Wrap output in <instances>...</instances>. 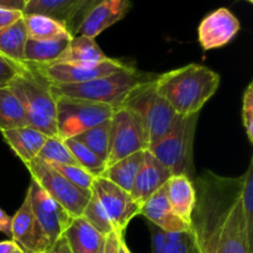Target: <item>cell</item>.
<instances>
[{
    "instance_id": "23",
    "label": "cell",
    "mask_w": 253,
    "mask_h": 253,
    "mask_svg": "<svg viewBox=\"0 0 253 253\" xmlns=\"http://www.w3.org/2000/svg\"><path fill=\"white\" fill-rule=\"evenodd\" d=\"M145 152L146 150L138 151V152L132 153V155L118 161L113 166L105 168L101 177L113 182L114 184L120 187L125 192L130 193L138 169L145 160Z\"/></svg>"
},
{
    "instance_id": "32",
    "label": "cell",
    "mask_w": 253,
    "mask_h": 253,
    "mask_svg": "<svg viewBox=\"0 0 253 253\" xmlns=\"http://www.w3.org/2000/svg\"><path fill=\"white\" fill-rule=\"evenodd\" d=\"M82 216L103 236H106L114 231L113 224H111L108 214L104 210L101 203L99 202L98 197L93 192H91L90 199H89Z\"/></svg>"
},
{
    "instance_id": "40",
    "label": "cell",
    "mask_w": 253,
    "mask_h": 253,
    "mask_svg": "<svg viewBox=\"0 0 253 253\" xmlns=\"http://www.w3.org/2000/svg\"><path fill=\"white\" fill-rule=\"evenodd\" d=\"M0 232L10 236L11 234V216L0 208Z\"/></svg>"
},
{
    "instance_id": "49",
    "label": "cell",
    "mask_w": 253,
    "mask_h": 253,
    "mask_svg": "<svg viewBox=\"0 0 253 253\" xmlns=\"http://www.w3.org/2000/svg\"><path fill=\"white\" fill-rule=\"evenodd\" d=\"M27 2H29V0H25V4H27ZM25 9V7H24Z\"/></svg>"
},
{
    "instance_id": "30",
    "label": "cell",
    "mask_w": 253,
    "mask_h": 253,
    "mask_svg": "<svg viewBox=\"0 0 253 253\" xmlns=\"http://www.w3.org/2000/svg\"><path fill=\"white\" fill-rule=\"evenodd\" d=\"M37 158L47 163H54V165H77L76 160L72 156L71 151L58 136L47 137L46 142L42 146Z\"/></svg>"
},
{
    "instance_id": "15",
    "label": "cell",
    "mask_w": 253,
    "mask_h": 253,
    "mask_svg": "<svg viewBox=\"0 0 253 253\" xmlns=\"http://www.w3.org/2000/svg\"><path fill=\"white\" fill-rule=\"evenodd\" d=\"M140 215L145 216L150 224L155 225L156 227L168 234L192 231V225L187 224L180 217H178L170 208L166 184L143 203Z\"/></svg>"
},
{
    "instance_id": "37",
    "label": "cell",
    "mask_w": 253,
    "mask_h": 253,
    "mask_svg": "<svg viewBox=\"0 0 253 253\" xmlns=\"http://www.w3.org/2000/svg\"><path fill=\"white\" fill-rule=\"evenodd\" d=\"M31 68L24 69L21 67L16 66L15 63L10 62L0 54V88L1 86L9 85L10 82L20 73H31Z\"/></svg>"
},
{
    "instance_id": "29",
    "label": "cell",
    "mask_w": 253,
    "mask_h": 253,
    "mask_svg": "<svg viewBox=\"0 0 253 253\" xmlns=\"http://www.w3.org/2000/svg\"><path fill=\"white\" fill-rule=\"evenodd\" d=\"M64 143L71 151L77 165L81 166L82 168H84L86 172H89L94 177H101L106 168L105 162L103 160H100L95 153L91 152L89 148H86L85 146L82 145L74 138H67V140H64Z\"/></svg>"
},
{
    "instance_id": "28",
    "label": "cell",
    "mask_w": 253,
    "mask_h": 253,
    "mask_svg": "<svg viewBox=\"0 0 253 253\" xmlns=\"http://www.w3.org/2000/svg\"><path fill=\"white\" fill-rule=\"evenodd\" d=\"M77 0H29L24 9V15H46L64 22Z\"/></svg>"
},
{
    "instance_id": "41",
    "label": "cell",
    "mask_w": 253,
    "mask_h": 253,
    "mask_svg": "<svg viewBox=\"0 0 253 253\" xmlns=\"http://www.w3.org/2000/svg\"><path fill=\"white\" fill-rule=\"evenodd\" d=\"M47 253H72V251L69 249L67 240L64 239V236H62Z\"/></svg>"
},
{
    "instance_id": "10",
    "label": "cell",
    "mask_w": 253,
    "mask_h": 253,
    "mask_svg": "<svg viewBox=\"0 0 253 253\" xmlns=\"http://www.w3.org/2000/svg\"><path fill=\"white\" fill-rule=\"evenodd\" d=\"M35 74L43 79L47 84H74L83 83L91 79L101 78L127 68L125 62L109 58L96 63L86 62H53L49 64H29Z\"/></svg>"
},
{
    "instance_id": "26",
    "label": "cell",
    "mask_w": 253,
    "mask_h": 253,
    "mask_svg": "<svg viewBox=\"0 0 253 253\" xmlns=\"http://www.w3.org/2000/svg\"><path fill=\"white\" fill-rule=\"evenodd\" d=\"M29 126L24 108L9 86L0 88V131Z\"/></svg>"
},
{
    "instance_id": "20",
    "label": "cell",
    "mask_w": 253,
    "mask_h": 253,
    "mask_svg": "<svg viewBox=\"0 0 253 253\" xmlns=\"http://www.w3.org/2000/svg\"><path fill=\"white\" fill-rule=\"evenodd\" d=\"M63 236L72 253H95L105 240L83 216L72 219Z\"/></svg>"
},
{
    "instance_id": "48",
    "label": "cell",
    "mask_w": 253,
    "mask_h": 253,
    "mask_svg": "<svg viewBox=\"0 0 253 253\" xmlns=\"http://www.w3.org/2000/svg\"><path fill=\"white\" fill-rule=\"evenodd\" d=\"M246 1H249L250 4H253V0H246Z\"/></svg>"
},
{
    "instance_id": "8",
    "label": "cell",
    "mask_w": 253,
    "mask_h": 253,
    "mask_svg": "<svg viewBox=\"0 0 253 253\" xmlns=\"http://www.w3.org/2000/svg\"><path fill=\"white\" fill-rule=\"evenodd\" d=\"M26 167L31 174V179L35 180L54 202L58 203L72 219L82 216L90 199L91 192L72 184L48 163L39 158L29 163Z\"/></svg>"
},
{
    "instance_id": "24",
    "label": "cell",
    "mask_w": 253,
    "mask_h": 253,
    "mask_svg": "<svg viewBox=\"0 0 253 253\" xmlns=\"http://www.w3.org/2000/svg\"><path fill=\"white\" fill-rule=\"evenodd\" d=\"M27 39L32 40H58L72 39V35L63 22L46 16V15H24Z\"/></svg>"
},
{
    "instance_id": "43",
    "label": "cell",
    "mask_w": 253,
    "mask_h": 253,
    "mask_svg": "<svg viewBox=\"0 0 253 253\" xmlns=\"http://www.w3.org/2000/svg\"><path fill=\"white\" fill-rule=\"evenodd\" d=\"M20 246L12 240H6V241H0V253H12L19 250Z\"/></svg>"
},
{
    "instance_id": "18",
    "label": "cell",
    "mask_w": 253,
    "mask_h": 253,
    "mask_svg": "<svg viewBox=\"0 0 253 253\" xmlns=\"http://www.w3.org/2000/svg\"><path fill=\"white\" fill-rule=\"evenodd\" d=\"M170 208L178 217L192 225L193 212L197 205V189L192 178L184 174L172 175L166 183Z\"/></svg>"
},
{
    "instance_id": "39",
    "label": "cell",
    "mask_w": 253,
    "mask_h": 253,
    "mask_svg": "<svg viewBox=\"0 0 253 253\" xmlns=\"http://www.w3.org/2000/svg\"><path fill=\"white\" fill-rule=\"evenodd\" d=\"M124 237H125V235L118 234L115 231L106 235L105 241H104V253H119L121 240Z\"/></svg>"
},
{
    "instance_id": "19",
    "label": "cell",
    "mask_w": 253,
    "mask_h": 253,
    "mask_svg": "<svg viewBox=\"0 0 253 253\" xmlns=\"http://www.w3.org/2000/svg\"><path fill=\"white\" fill-rule=\"evenodd\" d=\"M1 135L5 142L25 166L36 160L42 146L47 140L46 135L30 126L4 130L1 131Z\"/></svg>"
},
{
    "instance_id": "50",
    "label": "cell",
    "mask_w": 253,
    "mask_h": 253,
    "mask_svg": "<svg viewBox=\"0 0 253 253\" xmlns=\"http://www.w3.org/2000/svg\"><path fill=\"white\" fill-rule=\"evenodd\" d=\"M126 253H132V252H131V251H130V250H128V249H127V252H126Z\"/></svg>"
},
{
    "instance_id": "11",
    "label": "cell",
    "mask_w": 253,
    "mask_h": 253,
    "mask_svg": "<svg viewBox=\"0 0 253 253\" xmlns=\"http://www.w3.org/2000/svg\"><path fill=\"white\" fill-rule=\"evenodd\" d=\"M91 192L98 197L103 205L113 224L114 231L125 235L131 220L141 214V205L132 199L130 193L125 192L104 177L94 178Z\"/></svg>"
},
{
    "instance_id": "21",
    "label": "cell",
    "mask_w": 253,
    "mask_h": 253,
    "mask_svg": "<svg viewBox=\"0 0 253 253\" xmlns=\"http://www.w3.org/2000/svg\"><path fill=\"white\" fill-rule=\"evenodd\" d=\"M27 41V32L24 17L15 24L0 30V54L10 62L24 69L30 66L24 62L25 43Z\"/></svg>"
},
{
    "instance_id": "16",
    "label": "cell",
    "mask_w": 253,
    "mask_h": 253,
    "mask_svg": "<svg viewBox=\"0 0 253 253\" xmlns=\"http://www.w3.org/2000/svg\"><path fill=\"white\" fill-rule=\"evenodd\" d=\"M172 177L169 170L152 155L148 150L145 152V160L138 169L130 195L137 204L142 207L143 203Z\"/></svg>"
},
{
    "instance_id": "45",
    "label": "cell",
    "mask_w": 253,
    "mask_h": 253,
    "mask_svg": "<svg viewBox=\"0 0 253 253\" xmlns=\"http://www.w3.org/2000/svg\"><path fill=\"white\" fill-rule=\"evenodd\" d=\"M104 241H105V240H104ZM95 253H104V244L101 245V246H100V249H99L98 251H96Z\"/></svg>"
},
{
    "instance_id": "25",
    "label": "cell",
    "mask_w": 253,
    "mask_h": 253,
    "mask_svg": "<svg viewBox=\"0 0 253 253\" xmlns=\"http://www.w3.org/2000/svg\"><path fill=\"white\" fill-rule=\"evenodd\" d=\"M111 57L106 56L95 39L77 35L73 36L67 46L66 51L62 53L57 62H86V63H96L103 62Z\"/></svg>"
},
{
    "instance_id": "44",
    "label": "cell",
    "mask_w": 253,
    "mask_h": 253,
    "mask_svg": "<svg viewBox=\"0 0 253 253\" xmlns=\"http://www.w3.org/2000/svg\"><path fill=\"white\" fill-rule=\"evenodd\" d=\"M127 245H126L125 242V237H124L123 240H121V244H120V250H119V253H126L127 252Z\"/></svg>"
},
{
    "instance_id": "7",
    "label": "cell",
    "mask_w": 253,
    "mask_h": 253,
    "mask_svg": "<svg viewBox=\"0 0 253 253\" xmlns=\"http://www.w3.org/2000/svg\"><path fill=\"white\" fill-rule=\"evenodd\" d=\"M56 99L57 136L62 140L73 138L84 131L110 120L115 109L111 105L78 98L58 96Z\"/></svg>"
},
{
    "instance_id": "22",
    "label": "cell",
    "mask_w": 253,
    "mask_h": 253,
    "mask_svg": "<svg viewBox=\"0 0 253 253\" xmlns=\"http://www.w3.org/2000/svg\"><path fill=\"white\" fill-rule=\"evenodd\" d=\"M71 39L32 40L27 39L24 49V62L27 64H49L57 62L66 51Z\"/></svg>"
},
{
    "instance_id": "14",
    "label": "cell",
    "mask_w": 253,
    "mask_h": 253,
    "mask_svg": "<svg viewBox=\"0 0 253 253\" xmlns=\"http://www.w3.org/2000/svg\"><path fill=\"white\" fill-rule=\"evenodd\" d=\"M10 237L25 253H47L51 250L37 224L27 194L21 207L11 217Z\"/></svg>"
},
{
    "instance_id": "9",
    "label": "cell",
    "mask_w": 253,
    "mask_h": 253,
    "mask_svg": "<svg viewBox=\"0 0 253 253\" xmlns=\"http://www.w3.org/2000/svg\"><path fill=\"white\" fill-rule=\"evenodd\" d=\"M145 150H147V141L137 114L126 106L115 109L110 119L106 168L132 153Z\"/></svg>"
},
{
    "instance_id": "13",
    "label": "cell",
    "mask_w": 253,
    "mask_h": 253,
    "mask_svg": "<svg viewBox=\"0 0 253 253\" xmlns=\"http://www.w3.org/2000/svg\"><path fill=\"white\" fill-rule=\"evenodd\" d=\"M239 19L227 7H219L208 14L198 27V40L204 51L226 46L239 34Z\"/></svg>"
},
{
    "instance_id": "42",
    "label": "cell",
    "mask_w": 253,
    "mask_h": 253,
    "mask_svg": "<svg viewBox=\"0 0 253 253\" xmlns=\"http://www.w3.org/2000/svg\"><path fill=\"white\" fill-rule=\"evenodd\" d=\"M25 5H26L25 0H0V7H5V9L24 11Z\"/></svg>"
},
{
    "instance_id": "35",
    "label": "cell",
    "mask_w": 253,
    "mask_h": 253,
    "mask_svg": "<svg viewBox=\"0 0 253 253\" xmlns=\"http://www.w3.org/2000/svg\"><path fill=\"white\" fill-rule=\"evenodd\" d=\"M169 253H198L193 232H173L168 234Z\"/></svg>"
},
{
    "instance_id": "47",
    "label": "cell",
    "mask_w": 253,
    "mask_h": 253,
    "mask_svg": "<svg viewBox=\"0 0 253 253\" xmlns=\"http://www.w3.org/2000/svg\"><path fill=\"white\" fill-rule=\"evenodd\" d=\"M12 253H25V252L22 251L21 249H19V250H16V251H14V252H12Z\"/></svg>"
},
{
    "instance_id": "27",
    "label": "cell",
    "mask_w": 253,
    "mask_h": 253,
    "mask_svg": "<svg viewBox=\"0 0 253 253\" xmlns=\"http://www.w3.org/2000/svg\"><path fill=\"white\" fill-rule=\"evenodd\" d=\"M74 140L81 142L86 148L95 153L100 160L105 162L108 160L109 141H110V120L104 121L89 130L84 131L81 135L73 137Z\"/></svg>"
},
{
    "instance_id": "1",
    "label": "cell",
    "mask_w": 253,
    "mask_h": 253,
    "mask_svg": "<svg viewBox=\"0 0 253 253\" xmlns=\"http://www.w3.org/2000/svg\"><path fill=\"white\" fill-rule=\"evenodd\" d=\"M197 205L192 232L204 253H252L253 239L242 217L241 177L226 178L205 172L194 183Z\"/></svg>"
},
{
    "instance_id": "4",
    "label": "cell",
    "mask_w": 253,
    "mask_h": 253,
    "mask_svg": "<svg viewBox=\"0 0 253 253\" xmlns=\"http://www.w3.org/2000/svg\"><path fill=\"white\" fill-rule=\"evenodd\" d=\"M7 86L21 103L30 127L47 137L57 136L56 99L48 84L31 72L17 74Z\"/></svg>"
},
{
    "instance_id": "38",
    "label": "cell",
    "mask_w": 253,
    "mask_h": 253,
    "mask_svg": "<svg viewBox=\"0 0 253 253\" xmlns=\"http://www.w3.org/2000/svg\"><path fill=\"white\" fill-rule=\"evenodd\" d=\"M24 17V11L0 7V30L10 26Z\"/></svg>"
},
{
    "instance_id": "33",
    "label": "cell",
    "mask_w": 253,
    "mask_h": 253,
    "mask_svg": "<svg viewBox=\"0 0 253 253\" xmlns=\"http://www.w3.org/2000/svg\"><path fill=\"white\" fill-rule=\"evenodd\" d=\"M47 163V162H46ZM54 170L63 175L67 180L72 183V184L77 185L78 188L84 190L91 192V185L94 182V175L86 172L84 168L81 166H73V165H54V163H48Z\"/></svg>"
},
{
    "instance_id": "12",
    "label": "cell",
    "mask_w": 253,
    "mask_h": 253,
    "mask_svg": "<svg viewBox=\"0 0 253 253\" xmlns=\"http://www.w3.org/2000/svg\"><path fill=\"white\" fill-rule=\"evenodd\" d=\"M26 194L29 195L30 204L37 224L52 249L53 245L63 236L64 231L71 224L72 217L35 180L31 179Z\"/></svg>"
},
{
    "instance_id": "2",
    "label": "cell",
    "mask_w": 253,
    "mask_h": 253,
    "mask_svg": "<svg viewBox=\"0 0 253 253\" xmlns=\"http://www.w3.org/2000/svg\"><path fill=\"white\" fill-rule=\"evenodd\" d=\"M220 74L209 67L190 63L155 77V88L179 116L199 114L215 95Z\"/></svg>"
},
{
    "instance_id": "6",
    "label": "cell",
    "mask_w": 253,
    "mask_h": 253,
    "mask_svg": "<svg viewBox=\"0 0 253 253\" xmlns=\"http://www.w3.org/2000/svg\"><path fill=\"white\" fill-rule=\"evenodd\" d=\"M198 116H178L172 130L153 143L148 151L169 170L172 175H194V138Z\"/></svg>"
},
{
    "instance_id": "36",
    "label": "cell",
    "mask_w": 253,
    "mask_h": 253,
    "mask_svg": "<svg viewBox=\"0 0 253 253\" xmlns=\"http://www.w3.org/2000/svg\"><path fill=\"white\" fill-rule=\"evenodd\" d=\"M242 125L250 143H253V82L247 85L242 98Z\"/></svg>"
},
{
    "instance_id": "17",
    "label": "cell",
    "mask_w": 253,
    "mask_h": 253,
    "mask_svg": "<svg viewBox=\"0 0 253 253\" xmlns=\"http://www.w3.org/2000/svg\"><path fill=\"white\" fill-rule=\"evenodd\" d=\"M130 7V0H101L84 19L78 29L81 36H96L120 21Z\"/></svg>"
},
{
    "instance_id": "5",
    "label": "cell",
    "mask_w": 253,
    "mask_h": 253,
    "mask_svg": "<svg viewBox=\"0 0 253 253\" xmlns=\"http://www.w3.org/2000/svg\"><path fill=\"white\" fill-rule=\"evenodd\" d=\"M155 77L133 89L123 104L140 118L145 130L147 150L172 130L179 116L168 101L157 93L153 84Z\"/></svg>"
},
{
    "instance_id": "31",
    "label": "cell",
    "mask_w": 253,
    "mask_h": 253,
    "mask_svg": "<svg viewBox=\"0 0 253 253\" xmlns=\"http://www.w3.org/2000/svg\"><path fill=\"white\" fill-rule=\"evenodd\" d=\"M240 202L247 235L253 239V160L250 161L247 170L241 175Z\"/></svg>"
},
{
    "instance_id": "34",
    "label": "cell",
    "mask_w": 253,
    "mask_h": 253,
    "mask_svg": "<svg viewBox=\"0 0 253 253\" xmlns=\"http://www.w3.org/2000/svg\"><path fill=\"white\" fill-rule=\"evenodd\" d=\"M101 0H77L74 6L72 7L71 12L68 14L67 19L64 20V26L69 31L72 36H77L78 29L86 17V15L100 2Z\"/></svg>"
},
{
    "instance_id": "3",
    "label": "cell",
    "mask_w": 253,
    "mask_h": 253,
    "mask_svg": "<svg viewBox=\"0 0 253 253\" xmlns=\"http://www.w3.org/2000/svg\"><path fill=\"white\" fill-rule=\"evenodd\" d=\"M147 74L140 73L135 67L128 66L116 73L91 79L83 83L48 84L54 98L68 96L111 105L114 109L123 106L131 91L143 82L148 81Z\"/></svg>"
},
{
    "instance_id": "46",
    "label": "cell",
    "mask_w": 253,
    "mask_h": 253,
    "mask_svg": "<svg viewBox=\"0 0 253 253\" xmlns=\"http://www.w3.org/2000/svg\"><path fill=\"white\" fill-rule=\"evenodd\" d=\"M194 240H195V239H194ZM195 245H197V250H198V253H204V252H203V250H202V249H200V247H199V246H198L197 241H195Z\"/></svg>"
}]
</instances>
